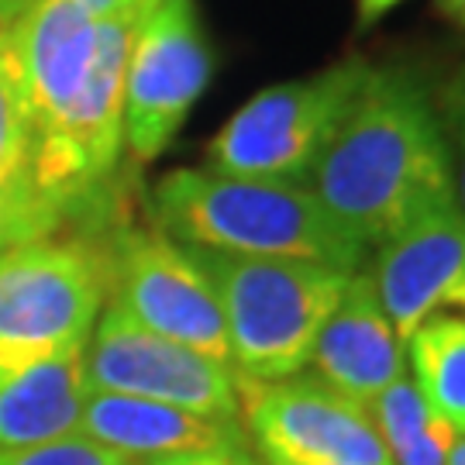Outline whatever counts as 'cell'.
Returning a JSON list of instances; mask_svg holds the SVG:
<instances>
[{
  "mask_svg": "<svg viewBox=\"0 0 465 465\" xmlns=\"http://www.w3.org/2000/svg\"><path fill=\"white\" fill-rule=\"evenodd\" d=\"M303 186L366 249L455 203L434 100L411 69H369Z\"/></svg>",
  "mask_w": 465,
  "mask_h": 465,
  "instance_id": "6da1fadb",
  "label": "cell"
},
{
  "mask_svg": "<svg viewBox=\"0 0 465 465\" xmlns=\"http://www.w3.org/2000/svg\"><path fill=\"white\" fill-rule=\"evenodd\" d=\"M155 228L186 249L303 259L362 269L366 245L338 228L303 183L242 180L214 169H173L152 186Z\"/></svg>",
  "mask_w": 465,
  "mask_h": 465,
  "instance_id": "7a4b0ae2",
  "label": "cell"
},
{
  "mask_svg": "<svg viewBox=\"0 0 465 465\" xmlns=\"http://www.w3.org/2000/svg\"><path fill=\"white\" fill-rule=\"evenodd\" d=\"M214 286L238 380L276 382L311 366L324 321L349 286V269L190 249Z\"/></svg>",
  "mask_w": 465,
  "mask_h": 465,
  "instance_id": "3957f363",
  "label": "cell"
},
{
  "mask_svg": "<svg viewBox=\"0 0 465 465\" xmlns=\"http://www.w3.org/2000/svg\"><path fill=\"white\" fill-rule=\"evenodd\" d=\"M107 297L111 238L52 232L0 252V376L84 345Z\"/></svg>",
  "mask_w": 465,
  "mask_h": 465,
  "instance_id": "277c9868",
  "label": "cell"
},
{
  "mask_svg": "<svg viewBox=\"0 0 465 465\" xmlns=\"http://www.w3.org/2000/svg\"><path fill=\"white\" fill-rule=\"evenodd\" d=\"M369 69L366 59H345L314 76L266 86L211 138L207 169L242 180L303 183Z\"/></svg>",
  "mask_w": 465,
  "mask_h": 465,
  "instance_id": "5b68a950",
  "label": "cell"
},
{
  "mask_svg": "<svg viewBox=\"0 0 465 465\" xmlns=\"http://www.w3.org/2000/svg\"><path fill=\"white\" fill-rule=\"evenodd\" d=\"M214 76V52L193 0H163L134 21L124 66V149L152 163L173 145Z\"/></svg>",
  "mask_w": 465,
  "mask_h": 465,
  "instance_id": "8992f818",
  "label": "cell"
},
{
  "mask_svg": "<svg viewBox=\"0 0 465 465\" xmlns=\"http://www.w3.org/2000/svg\"><path fill=\"white\" fill-rule=\"evenodd\" d=\"M86 390L155 400L190 414L242 420V390L232 366L142 328L121 303H104L84 345Z\"/></svg>",
  "mask_w": 465,
  "mask_h": 465,
  "instance_id": "52a82bcc",
  "label": "cell"
},
{
  "mask_svg": "<svg viewBox=\"0 0 465 465\" xmlns=\"http://www.w3.org/2000/svg\"><path fill=\"white\" fill-rule=\"evenodd\" d=\"M242 424L262 465H393L366 403L338 393L314 372L249 382Z\"/></svg>",
  "mask_w": 465,
  "mask_h": 465,
  "instance_id": "ba28073f",
  "label": "cell"
},
{
  "mask_svg": "<svg viewBox=\"0 0 465 465\" xmlns=\"http://www.w3.org/2000/svg\"><path fill=\"white\" fill-rule=\"evenodd\" d=\"M111 300L142 328L232 366L214 286L193 252L166 232L117 224L111 234Z\"/></svg>",
  "mask_w": 465,
  "mask_h": 465,
  "instance_id": "9c48e42d",
  "label": "cell"
},
{
  "mask_svg": "<svg viewBox=\"0 0 465 465\" xmlns=\"http://www.w3.org/2000/svg\"><path fill=\"white\" fill-rule=\"evenodd\" d=\"M382 314L397 338H407L434 314H462L465 307V214L445 203L393 234L376 249L369 269Z\"/></svg>",
  "mask_w": 465,
  "mask_h": 465,
  "instance_id": "30bf717a",
  "label": "cell"
},
{
  "mask_svg": "<svg viewBox=\"0 0 465 465\" xmlns=\"http://www.w3.org/2000/svg\"><path fill=\"white\" fill-rule=\"evenodd\" d=\"M7 49L35 149L63 128L73 100L84 90L97 49V21L80 0H38L7 28Z\"/></svg>",
  "mask_w": 465,
  "mask_h": 465,
  "instance_id": "8fae6325",
  "label": "cell"
},
{
  "mask_svg": "<svg viewBox=\"0 0 465 465\" xmlns=\"http://www.w3.org/2000/svg\"><path fill=\"white\" fill-rule=\"evenodd\" d=\"M311 366L317 380L366 407L390 382L407 376V345L382 314L369 269L351 272L338 307L317 334Z\"/></svg>",
  "mask_w": 465,
  "mask_h": 465,
  "instance_id": "7c38bea8",
  "label": "cell"
},
{
  "mask_svg": "<svg viewBox=\"0 0 465 465\" xmlns=\"http://www.w3.org/2000/svg\"><path fill=\"white\" fill-rule=\"evenodd\" d=\"M80 434L94 438L117 455H128L134 462L249 441L242 420L190 414V411L169 407V403L104 393V390H86Z\"/></svg>",
  "mask_w": 465,
  "mask_h": 465,
  "instance_id": "4fadbf2b",
  "label": "cell"
},
{
  "mask_svg": "<svg viewBox=\"0 0 465 465\" xmlns=\"http://www.w3.org/2000/svg\"><path fill=\"white\" fill-rule=\"evenodd\" d=\"M84 345L49 351L0 376V451L35 449L80 434L86 397Z\"/></svg>",
  "mask_w": 465,
  "mask_h": 465,
  "instance_id": "5bb4252c",
  "label": "cell"
},
{
  "mask_svg": "<svg viewBox=\"0 0 465 465\" xmlns=\"http://www.w3.org/2000/svg\"><path fill=\"white\" fill-rule=\"evenodd\" d=\"M407 376L455 434H465V317L434 314L407 338Z\"/></svg>",
  "mask_w": 465,
  "mask_h": 465,
  "instance_id": "9a60e30c",
  "label": "cell"
},
{
  "mask_svg": "<svg viewBox=\"0 0 465 465\" xmlns=\"http://www.w3.org/2000/svg\"><path fill=\"white\" fill-rule=\"evenodd\" d=\"M369 414L393 465H449L459 434L434 414L411 376L390 382L369 403Z\"/></svg>",
  "mask_w": 465,
  "mask_h": 465,
  "instance_id": "2e32d148",
  "label": "cell"
},
{
  "mask_svg": "<svg viewBox=\"0 0 465 465\" xmlns=\"http://www.w3.org/2000/svg\"><path fill=\"white\" fill-rule=\"evenodd\" d=\"M28 152H32V124L17 84L15 59L4 38L0 42V183L21 180L28 173Z\"/></svg>",
  "mask_w": 465,
  "mask_h": 465,
  "instance_id": "e0dca14e",
  "label": "cell"
},
{
  "mask_svg": "<svg viewBox=\"0 0 465 465\" xmlns=\"http://www.w3.org/2000/svg\"><path fill=\"white\" fill-rule=\"evenodd\" d=\"M59 224H63L59 211L35 193L28 173L21 180L0 183V252L32 242V238H45L59 232Z\"/></svg>",
  "mask_w": 465,
  "mask_h": 465,
  "instance_id": "ac0fdd59",
  "label": "cell"
},
{
  "mask_svg": "<svg viewBox=\"0 0 465 465\" xmlns=\"http://www.w3.org/2000/svg\"><path fill=\"white\" fill-rule=\"evenodd\" d=\"M434 100V114L445 134V149H449L451 183H455V203L465 214V63L451 73L445 86L438 90Z\"/></svg>",
  "mask_w": 465,
  "mask_h": 465,
  "instance_id": "d6986e66",
  "label": "cell"
},
{
  "mask_svg": "<svg viewBox=\"0 0 465 465\" xmlns=\"http://www.w3.org/2000/svg\"><path fill=\"white\" fill-rule=\"evenodd\" d=\"M0 465H142V462L104 449L100 441L86 438V434H69V438L45 441V445H35V449L0 451Z\"/></svg>",
  "mask_w": 465,
  "mask_h": 465,
  "instance_id": "ffe728a7",
  "label": "cell"
},
{
  "mask_svg": "<svg viewBox=\"0 0 465 465\" xmlns=\"http://www.w3.org/2000/svg\"><path fill=\"white\" fill-rule=\"evenodd\" d=\"M142 465H262V459L252 451V441H234V445H217L203 451H180V455L152 459Z\"/></svg>",
  "mask_w": 465,
  "mask_h": 465,
  "instance_id": "44dd1931",
  "label": "cell"
},
{
  "mask_svg": "<svg viewBox=\"0 0 465 465\" xmlns=\"http://www.w3.org/2000/svg\"><path fill=\"white\" fill-rule=\"evenodd\" d=\"M94 21H107V17H132L134 21V0H80Z\"/></svg>",
  "mask_w": 465,
  "mask_h": 465,
  "instance_id": "7402d4cb",
  "label": "cell"
},
{
  "mask_svg": "<svg viewBox=\"0 0 465 465\" xmlns=\"http://www.w3.org/2000/svg\"><path fill=\"white\" fill-rule=\"evenodd\" d=\"M400 4L403 0H355V21H359V28H372L376 21H382Z\"/></svg>",
  "mask_w": 465,
  "mask_h": 465,
  "instance_id": "603a6c76",
  "label": "cell"
},
{
  "mask_svg": "<svg viewBox=\"0 0 465 465\" xmlns=\"http://www.w3.org/2000/svg\"><path fill=\"white\" fill-rule=\"evenodd\" d=\"M38 0H0V28H11L17 17L28 15Z\"/></svg>",
  "mask_w": 465,
  "mask_h": 465,
  "instance_id": "cb8c5ba5",
  "label": "cell"
},
{
  "mask_svg": "<svg viewBox=\"0 0 465 465\" xmlns=\"http://www.w3.org/2000/svg\"><path fill=\"white\" fill-rule=\"evenodd\" d=\"M434 7H438V15L445 17V21L465 28V0H434Z\"/></svg>",
  "mask_w": 465,
  "mask_h": 465,
  "instance_id": "d4e9b609",
  "label": "cell"
},
{
  "mask_svg": "<svg viewBox=\"0 0 465 465\" xmlns=\"http://www.w3.org/2000/svg\"><path fill=\"white\" fill-rule=\"evenodd\" d=\"M449 465H465V434H459V438H455L451 455H449Z\"/></svg>",
  "mask_w": 465,
  "mask_h": 465,
  "instance_id": "484cf974",
  "label": "cell"
},
{
  "mask_svg": "<svg viewBox=\"0 0 465 465\" xmlns=\"http://www.w3.org/2000/svg\"><path fill=\"white\" fill-rule=\"evenodd\" d=\"M159 4H163V0H134V21L142 15H149L152 7H159Z\"/></svg>",
  "mask_w": 465,
  "mask_h": 465,
  "instance_id": "4316f807",
  "label": "cell"
},
{
  "mask_svg": "<svg viewBox=\"0 0 465 465\" xmlns=\"http://www.w3.org/2000/svg\"><path fill=\"white\" fill-rule=\"evenodd\" d=\"M4 38H7V28H0V42H4Z\"/></svg>",
  "mask_w": 465,
  "mask_h": 465,
  "instance_id": "83f0119b",
  "label": "cell"
},
{
  "mask_svg": "<svg viewBox=\"0 0 465 465\" xmlns=\"http://www.w3.org/2000/svg\"><path fill=\"white\" fill-rule=\"evenodd\" d=\"M462 317H465V307H462Z\"/></svg>",
  "mask_w": 465,
  "mask_h": 465,
  "instance_id": "f1b7e54d",
  "label": "cell"
}]
</instances>
